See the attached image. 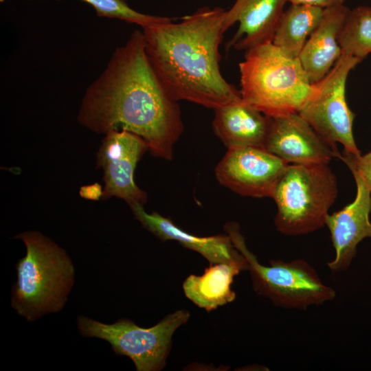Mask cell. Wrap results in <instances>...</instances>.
<instances>
[{"instance_id": "obj_4", "label": "cell", "mask_w": 371, "mask_h": 371, "mask_svg": "<svg viewBox=\"0 0 371 371\" xmlns=\"http://www.w3.org/2000/svg\"><path fill=\"white\" fill-rule=\"evenodd\" d=\"M239 63L242 100L269 117L298 113L315 91L298 58L272 43L245 51Z\"/></svg>"}, {"instance_id": "obj_16", "label": "cell", "mask_w": 371, "mask_h": 371, "mask_svg": "<svg viewBox=\"0 0 371 371\" xmlns=\"http://www.w3.org/2000/svg\"><path fill=\"white\" fill-rule=\"evenodd\" d=\"M270 117L243 100L214 109L212 128L227 148H263Z\"/></svg>"}, {"instance_id": "obj_3", "label": "cell", "mask_w": 371, "mask_h": 371, "mask_svg": "<svg viewBox=\"0 0 371 371\" xmlns=\"http://www.w3.org/2000/svg\"><path fill=\"white\" fill-rule=\"evenodd\" d=\"M25 245L15 265L11 306L27 322L61 311L75 282L74 264L64 249L38 231L14 236Z\"/></svg>"}, {"instance_id": "obj_20", "label": "cell", "mask_w": 371, "mask_h": 371, "mask_svg": "<svg viewBox=\"0 0 371 371\" xmlns=\"http://www.w3.org/2000/svg\"><path fill=\"white\" fill-rule=\"evenodd\" d=\"M91 5L99 16L122 20L140 25L142 28L173 21V18L153 16L139 12L124 0H82Z\"/></svg>"}, {"instance_id": "obj_17", "label": "cell", "mask_w": 371, "mask_h": 371, "mask_svg": "<svg viewBox=\"0 0 371 371\" xmlns=\"http://www.w3.org/2000/svg\"><path fill=\"white\" fill-rule=\"evenodd\" d=\"M247 269L243 254L228 262L210 264L202 275L191 274L186 278L183 293L198 307L212 311L235 300L236 293L231 289L234 278Z\"/></svg>"}, {"instance_id": "obj_24", "label": "cell", "mask_w": 371, "mask_h": 371, "mask_svg": "<svg viewBox=\"0 0 371 371\" xmlns=\"http://www.w3.org/2000/svg\"><path fill=\"white\" fill-rule=\"evenodd\" d=\"M0 1H1V2H3V1H4V0H0Z\"/></svg>"}, {"instance_id": "obj_2", "label": "cell", "mask_w": 371, "mask_h": 371, "mask_svg": "<svg viewBox=\"0 0 371 371\" xmlns=\"http://www.w3.org/2000/svg\"><path fill=\"white\" fill-rule=\"evenodd\" d=\"M225 11L199 8L173 21L142 28L146 51L164 87L176 101L217 109L242 100L240 91L223 78L219 46Z\"/></svg>"}, {"instance_id": "obj_6", "label": "cell", "mask_w": 371, "mask_h": 371, "mask_svg": "<svg viewBox=\"0 0 371 371\" xmlns=\"http://www.w3.org/2000/svg\"><path fill=\"white\" fill-rule=\"evenodd\" d=\"M235 247L245 258L255 293L275 306L290 310H306L334 300L335 291L325 284L315 269L306 260H271L261 264L247 247L245 238L235 223L225 225Z\"/></svg>"}, {"instance_id": "obj_7", "label": "cell", "mask_w": 371, "mask_h": 371, "mask_svg": "<svg viewBox=\"0 0 371 371\" xmlns=\"http://www.w3.org/2000/svg\"><path fill=\"white\" fill-rule=\"evenodd\" d=\"M190 313L177 310L150 328H143L128 318L104 324L84 315L77 318L80 335L107 341L118 356L129 357L137 371H159L166 363L175 332L188 321Z\"/></svg>"}, {"instance_id": "obj_23", "label": "cell", "mask_w": 371, "mask_h": 371, "mask_svg": "<svg viewBox=\"0 0 371 371\" xmlns=\"http://www.w3.org/2000/svg\"><path fill=\"white\" fill-rule=\"evenodd\" d=\"M345 0H286L291 4L307 5L326 8L328 7L344 4Z\"/></svg>"}, {"instance_id": "obj_1", "label": "cell", "mask_w": 371, "mask_h": 371, "mask_svg": "<svg viewBox=\"0 0 371 371\" xmlns=\"http://www.w3.org/2000/svg\"><path fill=\"white\" fill-rule=\"evenodd\" d=\"M78 121L97 133L124 130L143 138L155 157L170 160L183 131L178 102L166 91L136 30L113 52L102 74L85 91Z\"/></svg>"}, {"instance_id": "obj_8", "label": "cell", "mask_w": 371, "mask_h": 371, "mask_svg": "<svg viewBox=\"0 0 371 371\" xmlns=\"http://www.w3.org/2000/svg\"><path fill=\"white\" fill-rule=\"evenodd\" d=\"M361 59L342 54L329 72L314 83L315 91L298 112L326 141L337 146L340 143L344 153L359 155L353 135L355 113L346 98V84L349 73Z\"/></svg>"}, {"instance_id": "obj_5", "label": "cell", "mask_w": 371, "mask_h": 371, "mask_svg": "<svg viewBox=\"0 0 371 371\" xmlns=\"http://www.w3.org/2000/svg\"><path fill=\"white\" fill-rule=\"evenodd\" d=\"M337 193V177L328 164H288L271 196L277 206L276 229L291 236L320 229Z\"/></svg>"}, {"instance_id": "obj_18", "label": "cell", "mask_w": 371, "mask_h": 371, "mask_svg": "<svg viewBox=\"0 0 371 371\" xmlns=\"http://www.w3.org/2000/svg\"><path fill=\"white\" fill-rule=\"evenodd\" d=\"M324 11L320 7L291 4L280 19L272 43L287 56L298 58L320 23Z\"/></svg>"}, {"instance_id": "obj_21", "label": "cell", "mask_w": 371, "mask_h": 371, "mask_svg": "<svg viewBox=\"0 0 371 371\" xmlns=\"http://www.w3.org/2000/svg\"><path fill=\"white\" fill-rule=\"evenodd\" d=\"M341 159L350 168L353 177H359L371 192V151L359 155L344 153Z\"/></svg>"}, {"instance_id": "obj_13", "label": "cell", "mask_w": 371, "mask_h": 371, "mask_svg": "<svg viewBox=\"0 0 371 371\" xmlns=\"http://www.w3.org/2000/svg\"><path fill=\"white\" fill-rule=\"evenodd\" d=\"M286 0H236L225 11L223 30L235 23L236 32L225 44L226 52L232 48L246 51L256 46L272 43Z\"/></svg>"}, {"instance_id": "obj_15", "label": "cell", "mask_w": 371, "mask_h": 371, "mask_svg": "<svg viewBox=\"0 0 371 371\" xmlns=\"http://www.w3.org/2000/svg\"><path fill=\"white\" fill-rule=\"evenodd\" d=\"M349 11L344 4L324 8L320 23L304 45L298 58L312 84L321 80L341 56L338 36Z\"/></svg>"}, {"instance_id": "obj_11", "label": "cell", "mask_w": 371, "mask_h": 371, "mask_svg": "<svg viewBox=\"0 0 371 371\" xmlns=\"http://www.w3.org/2000/svg\"><path fill=\"white\" fill-rule=\"evenodd\" d=\"M263 148L289 164H329L342 157L298 113L270 117Z\"/></svg>"}, {"instance_id": "obj_14", "label": "cell", "mask_w": 371, "mask_h": 371, "mask_svg": "<svg viewBox=\"0 0 371 371\" xmlns=\"http://www.w3.org/2000/svg\"><path fill=\"white\" fill-rule=\"evenodd\" d=\"M129 206L142 227L159 240H175L183 247L200 254L210 264L228 262L242 255L228 234L197 236L183 230L170 219L156 212L148 213L143 204L133 203Z\"/></svg>"}, {"instance_id": "obj_10", "label": "cell", "mask_w": 371, "mask_h": 371, "mask_svg": "<svg viewBox=\"0 0 371 371\" xmlns=\"http://www.w3.org/2000/svg\"><path fill=\"white\" fill-rule=\"evenodd\" d=\"M289 164L260 147L229 148L215 168L218 181L245 196L271 197Z\"/></svg>"}, {"instance_id": "obj_19", "label": "cell", "mask_w": 371, "mask_h": 371, "mask_svg": "<svg viewBox=\"0 0 371 371\" xmlns=\"http://www.w3.org/2000/svg\"><path fill=\"white\" fill-rule=\"evenodd\" d=\"M342 54L363 60L371 53V7L350 10L339 34Z\"/></svg>"}, {"instance_id": "obj_22", "label": "cell", "mask_w": 371, "mask_h": 371, "mask_svg": "<svg viewBox=\"0 0 371 371\" xmlns=\"http://www.w3.org/2000/svg\"><path fill=\"white\" fill-rule=\"evenodd\" d=\"M80 196L91 201H98L102 198L103 188L98 183L81 186L79 190Z\"/></svg>"}, {"instance_id": "obj_9", "label": "cell", "mask_w": 371, "mask_h": 371, "mask_svg": "<svg viewBox=\"0 0 371 371\" xmlns=\"http://www.w3.org/2000/svg\"><path fill=\"white\" fill-rule=\"evenodd\" d=\"M147 150L145 140L131 132L114 130L105 134L96 155V168L104 172L103 199L115 196L129 205L147 201V193L134 179L137 164Z\"/></svg>"}, {"instance_id": "obj_12", "label": "cell", "mask_w": 371, "mask_h": 371, "mask_svg": "<svg viewBox=\"0 0 371 371\" xmlns=\"http://www.w3.org/2000/svg\"><path fill=\"white\" fill-rule=\"evenodd\" d=\"M354 178L357 185L354 201L328 214L326 220L335 253L327 266L333 272L346 271L357 255L358 244L371 238V192L359 177Z\"/></svg>"}]
</instances>
